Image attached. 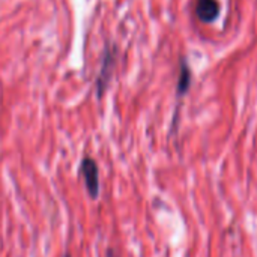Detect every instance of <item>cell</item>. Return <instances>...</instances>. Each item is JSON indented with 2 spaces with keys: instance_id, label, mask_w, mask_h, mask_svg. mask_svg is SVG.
Masks as SVG:
<instances>
[{
  "instance_id": "6da1fadb",
  "label": "cell",
  "mask_w": 257,
  "mask_h": 257,
  "mask_svg": "<svg viewBox=\"0 0 257 257\" xmlns=\"http://www.w3.org/2000/svg\"><path fill=\"white\" fill-rule=\"evenodd\" d=\"M80 176L83 179L87 196L92 200L99 197V169L92 157H83L80 163Z\"/></svg>"
},
{
  "instance_id": "7a4b0ae2",
  "label": "cell",
  "mask_w": 257,
  "mask_h": 257,
  "mask_svg": "<svg viewBox=\"0 0 257 257\" xmlns=\"http://www.w3.org/2000/svg\"><path fill=\"white\" fill-rule=\"evenodd\" d=\"M116 54H117V50L114 48V45H107L105 50H104V54H102V62H101V69L98 72V77H96V83H95V87H96V95L98 98H102L107 87H108V83L111 80V75H113V69H114V63H116Z\"/></svg>"
},
{
  "instance_id": "3957f363",
  "label": "cell",
  "mask_w": 257,
  "mask_h": 257,
  "mask_svg": "<svg viewBox=\"0 0 257 257\" xmlns=\"http://www.w3.org/2000/svg\"><path fill=\"white\" fill-rule=\"evenodd\" d=\"M194 11L202 23H214L221 14V6L218 0H197Z\"/></svg>"
},
{
  "instance_id": "277c9868",
  "label": "cell",
  "mask_w": 257,
  "mask_h": 257,
  "mask_svg": "<svg viewBox=\"0 0 257 257\" xmlns=\"http://www.w3.org/2000/svg\"><path fill=\"white\" fill-rule=\"evenodd\" d=\"M193 83V72L190 68V63L185 57L181 59L179 62V75H178V83H176V96L182 98L190 92Z\"/></svg>"
},
{
  "instance_id": "5b68a950",
  "label": "cell",
  "mask_w": 257,
  "mask_h": 257,
  "mask_svg": "<svg viewBox=\"0 0 257 257\" xmlns=\"http://www.w3.org/2000/svg\"><path fill=\"white\" fill-rule=\"evenodd\" d=\"M107 257H119V256L114 253V250H113V248H108V250H107Z\"/></svg>"
},
{
  "instance_id": "8992f818",
  "label": "cell",
  "mask_w": 257,
  "mask_h": 257,
  "mask_svg": "<svg viewBox=\"0 0 257 257\" xmlns=\"http://www.w3.org/2000/svg\"><path fill=\"white\" fill-rule=\"evenodd\" d=\"M63 257H71V254H68V253H66V254H65V256Z\"/></svg>"
}]
</instances>
